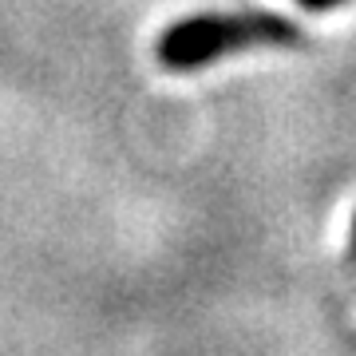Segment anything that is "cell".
Masks as SVG:
<instances>
[{
	"instance_id": "6da1fadb",
	"label": "cell",
	"mask_w": 356,
	"mask_h": 356,
	"mask_svg": "<svg viewBox=\"0 0 356 356\" xmlns=\"http://www.w3.org/2000/svg\"><path fill=\"white\" fill-rule=\"evenodd\" d=\"M301 32L273 13H238V16H186L159 36V64L166 72H198L222 60L226 51L297 44Z\"/></svg>"
},
{
	"instance_id": "7a4b0ae2",
	"label": "cell",
	"mask_w": 356,
	"mask_h": 356,
	"mask_svg": "<svg viewBox=\"0 0 356 356\" xmlns=\"http://www.w3.org/2000/svg\"><path fill=\"white\" fill-rule=\"evenodd\" d=\"M301 8H309V13H325V8H337L341 0H297Z\"/></svg>"
},
{
	"instance_id": "3957f363",
	"label": "cell",
	"mask_w": 356,
	"mask_h": 356,
	"mask_svg": "<svg viewBox=\"0 0 356 356\" xmlns=\"http://www.w3.org/2000/svg\"><path fill=\"white\" fill-rule=\"evenodd\" d=\"M348 261H356V222H353V234H348Z\"/></svg>"
}]
</instances>
